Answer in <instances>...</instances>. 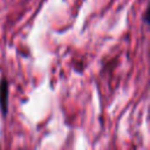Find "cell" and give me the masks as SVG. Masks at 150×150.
Here are the masks:
<instances>
[{
    "instance_id": "obj_1",
    "label": "cell",
    "mask_w": 150,
    "mask_h": 150,
    "mask_svg": "<svg viewBox=\"0 0 150 150\" xmlns=\"http://www.w3.org/2000/svg\"><path fill=\"white\" fill-rule=\"evenodd\" d=\"M7 102H8V83L6 79H1L0 81V109L2 116L7 114Z\"/></svg>"
}]
</instances>
